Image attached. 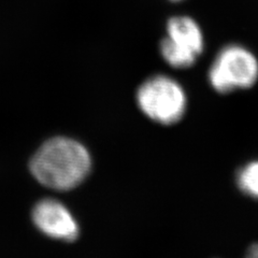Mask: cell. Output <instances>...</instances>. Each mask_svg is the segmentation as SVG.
<instances>
[{"instance_id":"3","label":"cell","mask_w":258,"mask_h":258,"mask_svg":"<svg viewBox=\"0 0 258 258\" xmlns=\"http://www.w3.org/2000/svg\"><path fill=\"white\" fill-rule=\"evenodd\" d=\"M208 77L211 86L221 94L249 88L258 80V60L246 47L230 44L217 53Z\"/></svg>"},{"instance_id":"6","label":"cell","mask_w":258,"mask_h":258,"mask_svg":"<svg viewBox=\"0 0 258 258\" xmlns=\"http://www.w3.org/2000/svg\"><path fill=\"white\" fill-rule=\"evenodd\" d=\"M236 180L242 192L258 199V159L242 167L237 173Z\"/></svg>"},{"instance_id":"5","label":"cell","mask_w":258,"mask_h":258,"mask_svg":"<svg viewBox=\"0 0 258 258\" xmlns=\"http://www.w3.org/2000/svg\"><path fill=\"white\" fill-rule=\"evenodd\" d=\"M32 220L40 230L52 238L74 241L79 236L77 221L58 200H40L32 210Z\"/></svg>"},{"instance_id":"1","label":"cell","mask_w":258,"mask_h":258,"mask_svg":"<svg viewBox=\"0 0 258 258\" xmlns=\"http://www.w3.org/2000/svg\"><path fill=\"white\" fill-rule=\"evenodd\" d=\"M91 167L87 149L67 137H54L45 141L29 163L31 173L40 183L58 190L78 186L90 173Z\"/></svg>"},{"instance_id":"7","label":"cell","mask_w":258,"mask_h":258,"mask_svg":"<svg viewBox=\"0 0 258 258\" xmlns=\"http://www.w3.org/2000/svg\"><path fill=\"white\" fill-rule=\"evenodd\" d=\"M245 258H258V243L253 244L247 249Z\"/></svg>"},{"instance_id":"8","label":"cell","mask_w":258,"mask_h":258,"mask_svg":"<svg viewBox=\"0 0 258 258\" xmlns=\"http://www.w3.org/2000/svg\"><path fill=\"white\" fill-rule=\"evenodd\" d=\"M171 2H182V0H171Z\"/></svg>"},{"instance_id":"2","label":"cell","mask_w":258,"mask_h":258,"mask_svg":"<svg viewBox=\"0 0 258 258\" xmlns=\"http://www.w3.org/2000/svg\"><path fill=\"white\" fill-rule=\"evenodd\" d=\"M140 110L152 120L163 125H172L183 117L187 98L183 87L170 77L157 75L140 85L137 92Z\"/></svg>"},{"instance_id":"4","label":"cell","mask_w":258,"mask_h":258,"mask_svg":"<svg viewBox=\"0 0 258 258\" xmlns=\"http://www.w3.org/2000/svg\"><path fill=\"white\" fill-rule=\"evenodd\" d=\"M204 48V32L195 20L185 15L169 19L166 37L159 45L160 54L169 66L176 69L191 67Z\"/></svg>"}]
</instances>
